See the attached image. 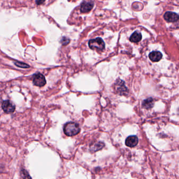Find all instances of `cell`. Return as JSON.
I'll use <instances>...</instances> for the list:
<instances>
[{
	"mask_svg": "<svg viewBox=\"0 0 179 179\" xmlns=\"http://www.w3.org/2000/svg\"><path fill=\"white\" fill-rule=\"evenodd\" d=\"M81 129L79 124L74 122L66 123L64 127V132L67 136L72 137L79 133Z\"/></svg>",
	"mask_w": 179,
	"mask_h": 179,
	"instance_id": "obj_1",
	"label": "cell"
},
{
	"mask_svg": "<svg viewBox=\"0 0 179 179\" xmlns=\"http://www.w3.org/2000/svg\"><path fill=\"white\" fill-rule=\"evenodd\" d=\"M33 83L35 86L42 87L46 84V81L44 76L38 72L33 75Z\"/></svg>",
	"mask_w": 179,
	"mask_h": 179,
	"instance_id": "obj_3",
	"label": "cell"
},
{
	"mask_svg": "<svg viewBox=\"0 0 179 179\" xmlns=\"http://www.w3.org/2000/svg\"><path fill=\"white\" fill-rule=\"evenodd\" d=\"M164 19L169 22H174L179 20V16L176 13L167 12L164 15Z\"/></svg>",
	"mask_w": 179,
	"mask_h": 179,
	"instance_id": "obj_5",
	"label": "cell"
},
{
	"mask_svg": "<svg viewBox=\"0 0 179 179\" xmlns=\"http://www.w3.org/2000/svg\"><path fill=\"white\" fill-rule=\"evenodd\" d=\"M94 6V2L91 1L83 2L81 4V13H88L92 10Z\"/></svg>",
	"mask_w": 179,
	"mask_h": 179,
	"instance_id": "obj_6",
	"label": "cell"
},
{
	"mask_svg": "<svg viewBox=\"0 0 179 179\" xmlns=\"http://www.w3.org/2000/svg\"><path fill=\"white\" fill-rule=\"evenodd\" d=\"M88 45L90 48L93 50H103L105 47V44L100 37L90 40L88 42Z\"/></svg>",
	"mask_w": 179,
	"mask_h": 179,
	"instance_id": "obj_2",
	"label": "cell"
},
{
	"mask_svg": "<svg viewBox=\"0 0 179 179\" xmlns=\"http://www.w3.org/2000/svg\"><path fill=\"white\" fill-rule=\"evenodd\" d=\"M178 111L179 112V109H178Z\"/></svg>",
	"mask_w": 179,
	"mask_h": 179,
	"instance_id": "obj_17",
	"label": "cell"
},
{
	"mask_svg": "<svg viewBox=\"0 0 179 179\" xmlns=\"http://www.w3.org/2000/svg\"><path fill=\"white\" fill-rule=\"evenodd\" d=\"M153 105H154V102H153V99L152 98H148L146 100H143V103H142V107L144 108L150 109L152 107H153Z\"/></svg>",
	"mask_w": 179,
	"mask_h": 179,
	"instance_id": "obj_11",
	"label": "cell"
},
{
	"mask_svg": "<svg viewBox=\"0 0 179 179\" xmlns=\"http://www.w3.org/2000/svg\"><path fill=\"white\" fill-rule=\"evenodd\" d=\"M142 38L141 33L138 32H134L130 37V41L133 43H138L140 41Z\"/></svg>",
	"mask_w": 179,
	"mask_h": 179,
	"instance_id": "obj_10",
	"label": "cell"
},
{
	"mask_svg": "<svg viewBox=\"0 0 179 179\" xmlns=\"http://www.w3.org/2000/svg\"><path fill=\"white\" fill-rule=\"evenodd\" d=\"M61 43H62L63 45H67L69 43V40L65 37H63L62 40L61 41Z\"/></svg>",
	"mask_w": 179,
	"mask_h": 179,
	"instance_id": "obj_15",
	"label": "cell"
},
{
	"mask_svg": "<svg viewBox=\"0 0 179 179\" xmlns=\"http://www.w3.org/2000/svg\"><path fill=\"white\" fill-rule=\"evenodd\" d=\"M23 177L24 179H31V177H29V175L28 174V172H26V170H23L22 171Z\"/></svg>",
	"mask_w": 179,
	"mask_h": 179,
	"instance_id": "obj_14",
	"label": "cell"
},
{
	"mask_svg": "<svg viewBox=\"0 0 179 179\" xmlns=\"http://www.w3.org/2000/svg\"><path fill=\"white\" fill-rule=\"evenodd\" d=\"M138 143V138L136 136H130L128 137L126 140V145L129 147H134Z\"/></svg>",
	"mask_w": 179,
	"mask_h": 179,
	"instance_id": "obj_7",
	"label": "cell"
},
{
	"mask_svg": "<svg viewBox=\"0 0 179 179\" xmlns=\"http://www.w3.org/2000/svg\"><path fill=\"white\" fill-rule=\"evenodd\" d=\"M45 2V1H38V2H37V1H36V3H37V4H38V5H39V4H40V3H43V2Z\"/></svg>",
	"mask_w": 179,
	"mask_h": 179,
	"instance_id": "obj_16",
	"label": "cell"
},
{
	"mask_svg": "<svg viewBox=\"0 0 179 179\" xmlns=\"http://www.w3.org/2000/svg\"><path fill=\"white\" fill-rule=\"evenodd\" d=\"M149 59L154 62H157L162 59V54L158 51H153L150 53L149 55Z\"/></svg>",
	"mask_w": 179,
	"mask_h": 179,
	"instance_id": "obj_9",
	"label": "cell"
},
{
	"mask_svg": "<svg viewBox=\"0 0 179 179\" xmlns=\"http://www.w3.org/2000/svg\"><path fill=\"white\" fill-rule=\"evenodd\" d=\"M116 85V90L117 91L120 95H124V93L127 91V89L124 85V83L122 81H117Z\"/></svg>",
	"mask_w": 179,
	"mask_h": 179,
	"instance_id": "obj_8",
	"label": "cell"
},
{
	"mask_svg": "<svg viewBox=\"0 0 179 179\" xmlns=\"http://www.w3.org/2000/svg\"><path fill=\"white\" fill-rule=\"evenodd\" d=\"M14 64L17 67H20V68H28L30 67L28 64L24 63L19 62H16L14 63Z\"/></svg>",
	"mask_w": 179,
	"mask_h": 179,
	"instance_id": "obj_13",
	"label": "cell"
},
{
	"mask_svg": "<svg viewBox=\"0 0 179 179\" xmlns=\"http://www.w3.org/2000/svg\"><path fill=\"white\" fill-rule=\"evenodd\" d=\"M2 108L4 111L7 114L14 112L15 109V105L9 100H5L2 103Z\"/></svg>",
	"mask_w": 179,
	"mask_h": 179,
	"instance_id": "obj_4",
	"label": "cell"
},
{
	"mask_svg": "<svg viewBox=\"0 0 179 179\" xmlns=\"http://www.w3.org/2000/svg\"><path fill=\"white\" fill-rule=\"evenodd\" d=\"M104 146V144L102 142H97L90 146V150L92 152H96L98 150L102 149Z\"/></svg>",
	"mask_w": 179,
	"mask_h": 179,
	"instance_id": "obj_12",
	"label": "cell"
}]
</instances>
